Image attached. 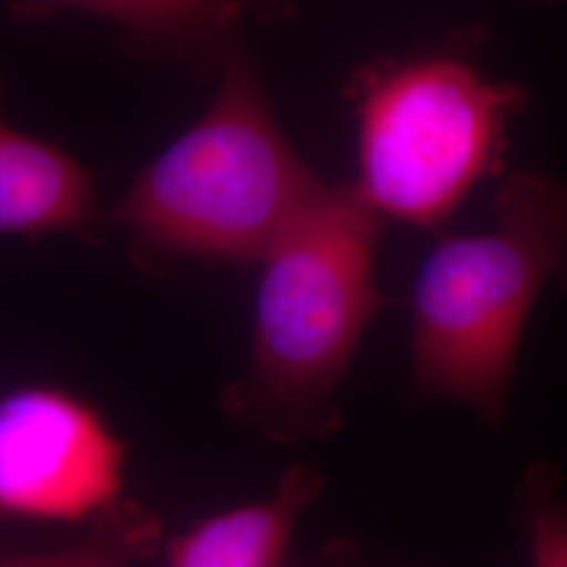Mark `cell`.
I'll list each match as a JSON object with an SVG mask.
<instances>
[{"label":"cell","instance_id":"cell-2","mask_svg":"<svg viewBox=\"0 0 567 567\" xmlns=\"http://www.w3.org/2000/svg\"><path fill=\"white\" fill-rule=\"evenodd\" d=\"M330 189L286 142L252 61L236 44L203 118L100 221L126 234L133 261L150 274L185 261L261 264Z\"/></svg>","mask_w":567,"mask_h":567},{"label":"cell","instance_id":"cell-10","mask_svg":"<svg viewBox=\"0 0 567 567\" xmlns=\"http://www.w3.org/2000/svg\"><path fill=\"white\" fill-rule=\"evenodd\" d=\"M557 475L548 465H534L524 477L529 553L534 566H567V505L553 498Z\"/></svg>","mask_w":567,"mask_h":567},{"label":"cell","instance_id":"cell-9","mask_svg":"<svg viewBox=\"0 0 567 567\" xmlns=\"http://www.w3.org/2000/svg\"><path fill=\"white\" fill-rule=\"evenodd\" d=\"M163 543L156 515L137 503L122 501L95 517L81 545L51 553H13L0 566H128L147 559Z\"/></svg>","mask_w":567,"mask_h":567},{"label":"cell","instance_id":"cell-7","mask_svg":"<svg viewBox=\"0 0 567 567\" xmlns=\"http://www.w3.org/2000/svg\"><path fill=\"white\" fill-rule=\"evenodd\" d=\"M0 79V236L39 238L100 221L89 171L65 150L4 121Z\"/></svg>","mask_w":567,"mask_h":567},{"label":"cell","instance_id":"cell-11","mask_svg":"<svg viewBox=\"0 0 567 567\" xmlns=\"http://www.w3.org/2000/svg\"><path fill=\"white\" fill-rule=\"evenodd\" d=\"M2 519H4V515H0V524H2Z\"/></svg>","mask_w":567,"mask_h":567},{"label":"cell","instance_id":"cell-3","mask_svg":"<svg viewBox=\"0 0 567 567\" xmlns=\"http://www.w3.org/2000/svg\"><path fill=\"white\" fill-rule=\"evenodd\" d=\"M492 231L444 238L412 297V385L452 400L482 425L505 421L529 311L545 284L567 292V187L511 175L494 198Z\"/></svg>","mask_w":567,"mask_h":567},{"label":"cell","instance_id":"cell-5","mask_svg":"<svg viewBox=\"0 0 567 567\" xmlns=\"http://www.w3.org/2000/svg\"><path fill=\"white\" fill-rule=\"evenodd\" d=\"M126 446L95 405L58 386L0 395V515L81 524L122 503Z\"/></svg>","mask_w":567,"mask_h":567},{"label":"cell","instance_id":"cell-6","mask_svg":"<svg viewBox=\"0 0 567 567\" xmlns=\"http://www.w3.org/2000/svg\"><path fill=\"white\" fill-rule=\"evenodd\" d=\"M267 0H0L16 20L37 21L72 9L112 21L131 51L219 63L236 47L238 23Z\"/></svg>","mask_w":567,"mask_h":567},{"label":"cell","instance_id":"cell-1","mask_svg":"<svg viewBox=\"0 0 567 567\" xmlns=\"http://www.w3.org/2000/svg\"><path fill=\"white\" fill-rule=\"evenodd\" d=\"M381 215L332 187L264 257L250 365L221 408L236 425L299 446L341 426L339 385L389 299L374 280Z\"/></svg>","mask_w":567,"mask_h":567},{"label":"cell","instance_id":"cell-4","mask_svg":"<svg viewBox=\"0 0 567 567\" xmlns=\"http://www.w3.org/2000/svg\"><path fill=\"white\" fill-rule=\"evenodd\" d=\"M353 100L360 121L353 192L381 217L435 227L501 168L507 122L524 93L486 81L465 61L429 55L368 68Z\"/></svg>","mask_w":567,"mask_h":567},{"label":"cell","instance_id":"cell-8","mask_svg":"<svg viewBox=\"0 0 567 567\" xmlns=\"http://www.w3.org/2000/svg\"><path fill=\"white\" fill-rule=\"evenodd\" d=\"M322 487L318 466H288L269 498L206 517L164 540V561L171 567L282 566L299 517Z\"/></svg>","mask_w":567,"mask_h":567}]
</instances>
